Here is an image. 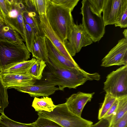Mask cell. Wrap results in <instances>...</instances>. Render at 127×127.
Returning a JSON list of instances; mask_svg holds the SVG:
<instances>
[{
  "label": "cell",
  "instance_id": "cell-31",
  "mask_svg": "<svg viewBox=\"0 0 127 127\" xmlns=\"http://www.w3.org/2000/svg\"><path fill=\"white\" fill-rule=\"evenodd\" d=\"M112 117H103L97 123L92 125L90 127H109Z\"/></svg>",
  "mask_w": 127,
  "mask_h": 127
},
{
  "label": "cell",
  "instance_id": "cell-2",
  "mask_svg": "<svg viewBox=\"0 0 127 127\" xmlns=\"http://www.w3.org/2000/svg\"><path fill=\"white\" fill-rule=\"evenodd\" d=\"M71 12L50 2L47 9L46 16L49 24L63 44L68 39L75 24Z\"/></svg>",
  "mask_w": 127,
  "mask_h": 127
},
{
  "label": "cell",
  "instance_id": "cell-8",
  "mask_svg": "<svg viewBox=\"0 0 127 127\" xmlns=\"http://www.w3.org/2000/svg\"><path fill=\"white\" fill-rule=\"evenodd\" d=\"M25 8L22 0H12L7 15L4 17L5 23L17 32L25 41V30L23 13Z\"/></svg>",
  "mask_w": 127,
  "mask_h": 127
},
{
  "label": "cell",
  "instance_id": "cell-4",
  "mask_svg": "<svg viewBox=\"0 0 127 127\" xmlns=\"http://www.w3.org/2000/svg\"><path fill=\"white\" fill-rule=\"evenodd\" d=\"M30 55L24 43L18 44L0 41V70L27 61Z\"/></svg>",
  "mask_w": 127,
  "mask_h": 127
},
{
  "label": "cell",
  "instance_id": "cell-24",
  "mask_svg": "<svg viewBox=\"0 0 127 127\" xmlns=\"http://www.w3.org/2000/svg\"><path fill=\"white\" fill-rule=\"evenodd\" d=\"M117 98L110 94H105L104 100L99 109L98 115L99 120L103 118Z\"/></svg>",
  "mask_w": 127,
  "mask_h": 127
},
{
  "label": "cell",
  "instance_id": "cell-5",
  "mask_svg": "<svg viewBox=\"0 0 127 127\" xmlns=\"http://www.w3.org/2000/svg\"><path fill=\"white\" fill-rule=\"evenodd\" d=\"M81 9L82 16V26L93 41H99L105 33V27L102 17L98 16L91 10L88 0L81 2Z\"/></svg>",
  "mask_w": 127,
  "mask_h": 127
},
{
  "label": "cell",
  "instance_id": "cell-1",
  "mask_svg": "<svg viewBox=\"0 0 127 127\" xmlns=\"http://www.w3.org/2000/svg\"><path fill=\"white\" fill-rule=\"evenodd\" d=\"M46 64L41 79L34 84L58 86L59 90L63 91L66 87L76 89L88 80L98 81L100 79L98 73H90L80 67L67 69L57 67L50 61Z\"/></svg>",
  "mask_w": 127,
  "mask_h": 127
},
{
  "label": "cell",
  "instance_id": "cell-18",
  "mask_svg": "<svg viewBox=\"0 0 127 127\" xmlns=\"http://www.w3.org/2000/svg\"><path fill=\"white\" fill-rule=\"evenodd\" d=\"M36 60L32 58L29 60L22 62L8 68L0 70L1 73L11 74H24L27 73Z\"/></svg>",
  "mask_w": 127,
  "mask_h": 127
},
{
  "label": "cell",
  "instance_id": "cell-29",
  "mask_svg": "<svg viewBox=\"0 0 127 127\" xmlns=\"http://www.w3.org/2000/svg\"><path fill=\"white\" fill-rule=\"evenodd\" d=\"M33 123L38 127H63L53 120L38 117Z\"/></svg>",
  "mask_w": 127,
  "mask_h": 127
},
{
  "label": "cell",
  "instance_id": "cell-12",
  "mask_svg": "<svg viewBox=\"0 0 127 127\" xmlns=\"http://www.w3.org/2000/svg\"><path fill=\"white\" fill-rule=\"evenodd\" d=\"M45 41L48 58L54 65L67 69L80 67L77 63L72 62L63 55L46 37Z\"/></svg>",
  "mask_w": 127,
  "mask_h": 127
},
{
  "label": "cell",
  "instance_id": "cell-37",
  "mask_svg": "<svg viewBox=\"0 0 127 127\" xmlns=\"http://www.w3.org/2000/svg\"><path fill=\"white\" fill-rule=\"evenodd\" d=\"M0 15L3 19V14L0 7Z\"/></svg>",
  "mask_w": 127,
  "mask_h": 127
},
{
  "label": "cell",
  "instance_id": "cell-33",
  "mask_svg": "<svg viewBox=\"0 0 127 127\" xmlns=\"http://www.w3.org/2000/svg\"><path fill=\"white\" fill-rule=\"evenodd\" d=\"M112 127H127V113Z\"/></svg>",
  "mask_w": 127,
  "mask_h": 127
},
{
  "label": "cell",
  "instance_id": "cell-26",
  "mask_svg": "<svg viewBox=\"0 0 127 127\" xmlns=\"http://www.w3.org/2000/svg\"><path fill=\"white\" fill-rule=\"evenodd\" d=\"M7 90V89L4 87L0 80V113L1 114L4 113V109L9 104Z\"/></svg>",
  "mask_w": 127,
  "mask_h": 127
},
{
  "label": "cell",
  "instance_id": "cell-10",
  "mask_svg": "<svg viewBox=\"0 0 127 127\" xmlns=\"http://www.w3.org/2000/svg\"><path fill=\"white\" fill-rule=\"evenodd\" d=\"M127 8V0H104L102 16L105 26L114 24Z\"/></svg>",
  "mask_w": 127,
  "mask_h": 127
},
{
  "label": "cell",
  "instance_id": "cell-13",
  "mask_svg": "<svg viewBox=\"0 0 127 127\" xmlns=\"http://www.w3.org/2000/svg\"><path fill=\"white\" fill-rule=\"evenodd\" d=\"M94 94V92L89 93L78 92L67 98L65 103L70 112L81 117L84 106L88 102L91 101Z\"/></svg>",
  "mask_w": 127,
  "mask_h": 127
},
{
  "label": "cell",
  "instance_id": "cell-17",
  "mask_svg": "<svg viewBox=\"0 0 127 127\" xmlns=\"http://www.w3.org/2000/svg\"><path fill=\"white\" fill-rule=\"evenodd\" d=\"M0 41L10 42L18 44L24 42L20 35L7 25L4 20L0 19Z\"/></svg>",
  "mask_w": 127,
  "mask_h": 127
},
{
  "label": "cell",
  "instance_id": "cell-16",
  "mask_svg": "<svg viewBox=\"0 0 127 127\" xmlns=\"http://www.w3.org/2000/svg\"><path fill=\"white\" fill-rule=\"evenodd\" d=\"M44 35H37L33 45L31 53L33 57L49 63L47 49Z\"/></svg>",
  "mask_w": 127,
  "mask_h": 127
},
{
  "label": "cell",
  "instance_id": "cell-11",
  "mask_svg": "<svg viewBox=\"0 0 127 127\" xmlns=\"http://www.w3.org/2000/svg\"><path fill=\"white\" fill-rule=\"evenodd\" d=\"M41 32L52 43L60 52L72 62L76 63L65 48L63 44L53 31L47 18L46 15L39 16Z\"/></svg>",
  "mask_w": 127,
  "mask_h": 127
},
{
  "label": "cell",
  "instance_id": "cell-36",
  "mask_svg": "<svg viewBox=\"0 0 127 127\" xmlns=\"http://www.w3.org/2000/svg\"><path fill=\"white\" fill-rule=\"evenodd\" d=\"M123 33L124 36V38L127 39V29L124 30L123 32Z\"/></svg>",
  "mask_w": 127,
  "mask_h": 127
},
{
  "label": "cell",
  "instance_id": "cell-21",
  "mask_svg": "<svg viewBox=\"0 0 127 127\" xmlns=\"http://www.w3.org/2000/svg\"><path fill=\"white\" fill-rule=\"evenodd\" d=\"M23 16L25 22L36 30L38 35H43L40 29L39 16H37L36 11H27L25 8L23 11Z\"/></svg>",
  "mask_w": 127,
  "mask_h": 127
},
{
  "label": "cell",
  "instance_id": "cell-38",
  "mask_svg": "<svg viewBox=\"0 0 127 127\" xmlns=\"http://www.w3.org/2000/svg\"><path fill=\"white\" fill-rule=\"evenodd\" d=\"M0 19L4 20L3 19L0 15Z\"/></svg>",
  "mask_w": 127,
  "mask_h": 127
},
{
  "label": "cell",
  "instance_id": "cell-35",
  "mask_svg": "<svg viewBox=\"0 0 127 127\" xmlns=\"http://www.w3.org/2000/svg\"><path fill=\"white\" fill-rule=\"evenodd\" d=\"M26 127H38L35 125L33 123L30 124H25Z\"/></svg>",
  "mask_w": 127,
  "mask_h": 127
},
{
  "label": "cell",
  "instance_id": "cell-30",
  "mask_svg": "<svg viewBox=\"0 0 127 127\" xmlns=\"http://www.w3.org/2000/svg\"><path fill=\"white\" fill-rule=\"evenodd\" d=\"M116 27H119L121 28L127 27V8L122 13L114 24Z\"/></svg>",
  "mask_w": 127,
  "mask_h": 127
},
{
  "label": "cell",
  "instance_id": "cell-9",
  "mask_svg": "<svg viewBox=\"0 0 127 127\" xmlns=\"http://www.w3.org/2000/svg\"><path fill=\"white\" fill-rule=\"evenodd\" d=\"M127 65V39L123 38L118 42L102 59L101 66Z\"/></svg>",
  "mask_w": 127,
  "mask_h": 127
},
{
  "label": "cell",
  "instance_id": "cell-28",
  "mask_svg": "<svg viewBox=\"0 0 127 127\" xmlns=\"http://www.w3.org/2000/svg\"><path fill=\"white\" fill-rule=\"evenodd\" d=\"M89 6L92 12L98 16H101L104 0H88Z\"/></svg>",
  "mask_w": 127,
  "mask_h": 127
},
{
  "label": "cell",
  "instance_id": "cell-25",
  "mask_svg": "<svg viewBox=\"0 0 127 127\" xmlns=\"http://www.w3.org/2000/svg\"><path fill=\"white\" fill-rule=\"evenodd\" d=\"M31 1L38 16L46 15L50 4L49 0H31Z\"/></svg>",
  "mask_w": 127,
  "mask_h": 127
},
{
  "label": "cell",
  "instance_id": "cell-7",
  "mask_svg": "<svg viewBox=\"0 0 127 127\" xmlns=\"http://www.w3.org/2000/svg\"><path fill=\"white\" fill-rule=\"evenodd\" d=\"M93 42L82 24H75L68 39L64 41L63 44L68 53L72 57L79 52L82 47L90 45Z\"/></svg>",
  "mask_w": 127,
  "mask_h": 127
},
{
  "label": "cell",
  "instance_id": "cell-15",
  "mask_svg": "<svg viewBox=\"0 0 127 127\" xmlns=\"http://www.w3.org/2000/svg\"><path fill=\"white\" fill-rule=\"evenodd\" d=\"M19 92L28 94L31 97H38L41 96H48L54 94L59 90L55 86L45 85L33 84L28 86L14 87Z\"/></svg>",
  "mask_w": 127,
  "mask_h": 127
},
{
  "label": "cell",
  "instance_id": "cell-23",
  "mask_svg": "<svg viewBox=\"0 0 127 127\" xmlns=\"http://www.w3.org/2000/svg\"><path fill=\"white\" fill-rule=\"evenodd\" d=\"M24 21L25 30L26 45L31 53L33 44L37 34L35 29L27 23L24 20Z\"/></svg>",
  "mask_w": 127,
  "mask_h": 127
},
{
  "label": "cell",
  "instance_id": "cell-19",
  "mask_svg": "<svg viewBox=\"0 0 127 127\" xmlns=\"http://www.w3.org/2000/svg\"><path fill=\"white\" fill-rule=\"evenodd\" d=\"M51 98L48 96H43L40 98L34 97L32 106L35 111L51 112L56 107Z\"/></svg>",
  "mask_w": 127,
  "mask_h": 127
},
{
  "label": "cell",
  "instance_id": "cell-34",
  "mask_svg": "<svg viewBox=\"0 0 127 127\" xmlns=\"http://www.w3.org/2000/svg\"><path fill=\"white\" fill-rule=\"evenodd\" d=\"M0 7L4 17L8 14V4L6 0H0Z\"/></svg>",
  "mask_w": 127,
  "mask_h": 127
},
{
  "label": "cell",
  "instance_id": "cell-14",
  "mask_svg": "<svg viewBox=\"0 0 127 127\" xmlns=\"http://www.w3.org/2000/svg\"><path fill=\"white\" fill-rule=\"evenodd\" d=\"M0 80L4 87L7 88L34 84L36 80L26 74H0Z\"/></svg>",
  "mask_w": 127,
  "mask_h": 127
},
{
  "label": "cell",
  "instance_id": "cell-32",
  "mask_svg": "<svg viewBox=\"0 0 127 127\" xmlns=\"http://www.w3.org/2000/svg\"><path fill=\"white\" fill-rule=\"evenodd\" d=\"M118 103V99L117 98L103 117H112L113 114L116 111Z\"/></svg>",
  "mask_w": 127,
  "mask_h": 127
},
{
  "label": "cell",
  "instance_id": "cell-20",
  "mask_svg": "<svg viewBox=\"0 0 127 127\" xmlns=\"http://www.w3.org/2000/svg\"><path fill=\"white\" fill-rule=\"evenodd\" d=\"M118 103L113 114L109 127H112L127 113V95L118 98Z\"/></svg>",
  "mask_w": 127,
  "mask_h": 127
},
{
  "label": "cell",
  "instance_id": "cell-3",
  "mask_svg": "<svg viewBox=\"0 0 127 127\" xmlns=\"http://www.w3.org/2000/svg\"><path fill=\"white\" fill-rule=\"evenodd\" d=\"M38 118H43L53 120L63 127H90L92 121L84 119L71 112L65 103L56 105L53 111L38 112Z\"/></svg>",
  "mask_w": 127,
  "mask_h": 127
},
{
  "label": "cell",
  "instance_id": "cell-27",
  "mask_svg": "<svg viewBox=\"0 0 127 127\" xmlns=\"http://www.w3.org/2000/svg\"><path fill=\"white\" fill-rule=\"evenodd\" d=\"M52 4L61 6L72 11L79 0H49Z\"/></svg>",
  "mask_w": 127,
  "mask_h": 127
},
{
  "label": "cell",
  "instance_id": "cell-22",
  "mask_svg": "<svg viewBox=\"0 0 127 127\" xmlns=\"http://www.w3.org/2000/svg\"><path fill=\"white\" fill-rule=\"evenodd\" d=\"M46 66V63L41 60L36 59L27 74L36 80H40L44 69Z\"/></svg>",
  "mask_w": 127,
  "mask_h": 127
},
{
  "label": "cell",
  "instance_id": "cell-6",
  "mask_svg": "<svg viewBox=\"0 0 127 127\" xmlns=\"http://www.w3.org/2000/svg\"><path fill=\"white\" fill-rule=\"evenodd\" d=\"M106 78L103 88L106 93L117 98L127 95V65L112 71Z\"/></svg>",
  "mask_w": 127,
  "mask_h": 127
}]
</instances>
